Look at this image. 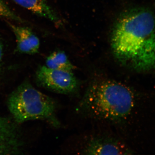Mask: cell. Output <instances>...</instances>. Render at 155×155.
Wrapping results in <instances>:
<instances>
[{
  "instance_id": "obj_5",
  "label": "cell",
  "mask_w": 155,
  "mask_h": 155,
  "mask_svg": "<svg viewBox=\"0 0 155 155\" xmlns=\"http://www.w3.org/2000/svg\"><path fill=\"white\" fill-rule=\"evenodd\" d=\"M22 147L17 127L8 119L0 116V155L18 154Z\"/></svg>"
},
{
  "instance_id": "obj_8",
  "label": "cell",
  "mask_w": 155,
  "mask_h": 155,
  "mask_svg": "<svg viewBox=\"0 0 155 155\" xmlns=\"http://www.w3.org/2000/svg\"><path fill=\"white\" fill-rule=\"evenodd\" d=\"M14 2L34 14L46 18L56 25L61 24L57 14L45 0H13Z\"/></svg>"
},
{
  "instance_id": "obj_2",
  "label": "cell",
  "mask_w": 155,
  "mask_h": 155,
  "mask_svg": "<svg viewBox=\"0 0 155 155\" xmlns=\"http://www.w3.org/2000/svg\"><path fill=\"white\" fill-rule=\"evenodd\" d=\"M134 105V95L128 87L107 78L93 81L79 104L80 110L87 115L113 122L126 119Z\"/></svg>"
},
{
  "instance_id": "obj_9",
  "label": "cell",
  "mask_w": 155,
  "mask_h": 155,
  "mask_svg": "<svg viewBox=\"0 0 155 155\" xmlns=\"http://www.w3.org/2000/svg\"><path fill=\"white\" fill-rule=\"evenodd\" d=\"M45 66L50 69L72 72L75 67L69 61L68 57L62 51L54 52L46 60Z\"/></svg>"
},
{
  "instance_id": "obj_10",
  "label": "cell",
  "mask_w": 155,
  "mask_h": 155,
  "mask_svg": "<svg viewBox=\"0 0 155 155\" xmlns=\"http://www.w3.org/2000/svg\"><path fill=\"white\" fill-rule=\"evenodd\" d=\"M0 17L11 19L18 22H24V21L20 17L11 11L3 0H0Z\"/></svg>"
},
{
  "instance_id": "obj_4",
  "label": "cell",
  "mask_w": 155,
  "mask_h": 155,
  "mask_svg": "<svg viewBox=\"0 0 155 155\" xmlns=\"http://www.w3.org/2000/svg\"><path fill=\"white\" fill-rule=\"evenodd\" d=\"M36 78L40 85L59 93H72L77 90L78 85L72 72L50 69L45 66L38 68Z\"/></svg>"
},
{
  "instance_id": "obj_1",
  "label": "cell",
  "mask_w": 155,
  "mask_h": 155,
  "mask_svg": "<svg viewBox=\"0 0 155 155\" xmlns=\"http://www.w3.org/2000/svg\"><path fill=\"white\" fill-rule=\"evenodd\" d=\"M111 38L113 52L122 64L138 69L155 66V17L150 11L138 8L124 12Z\"/></svg>"
},
{
  "instance_id": "obj_3",
  "label": "cell",
  "mask_w": 155,
  "mask_h": 155,
  "mask_svg": "<svg viewBox=\"0 0 155 155\" xmlns=\"http://www.w3.org/2000/svg\"><path fill=\"white\" fill-rule=\"evenodd\" d=\"M8 106L18 123L42 119L55 126L60 125L55 116L54 101L27 82L22 83L11 94Z\"/></svg>"
},
{
  "instance_id": "obj_6",
  "label": "cell",
  "mask_w": 155,
  "mask_h": 155,
  "mask_svg": "<svg viewBox=\"0 0 155 155\" xmlns=\"http://www.w3.org/2000/svg\"><path fill=\"white\" fill-rule=\"evenodd\" d=\"M7 23L16 37V51L27 54H34L38 52L39 39L30 28L14 25L8 21Z\"/></svg>"
},
{
  "instance_id": "obj_12",
  "label": "cell",
  "mask_w": 155,
  "mask_h": 155,
  "mask_svg": "<svg viewBox=\"0 0 155 155\" xmlns=\"http://www.w3.org/2000/svg\"></svg>"
},
{
  "instance_id": "obj_7",
  "label": "cell",
  "mask_w": 155,
  "mask_h": 155,
  "mask_svg": "<svg viewBox=\"0 0 155 155\" xmlns=\"http://www.w3.org/2000/svg\"><path fill=\"white\" fill-rule=\"evenodd\" d=\"M128 149L121 142L114 139L96 138L89 142L83 152L90 155H125Z\"/></svg>"
},
{
  "instance_id": "obj_11",
  "label": "cell",
  "mask_w": 155,
  "mask_h": 155,
  "mask_svg": "<svg viewBox=\"0 0 155 155\" xmlns=\"http://www.w3.org/2000/svg\"><path fill=\"white\" fill-rule=\"evenodd\" d=\"M4 46L3 43L0 39V72L2 64L3 58L4 56Z\"/></svg>"
}]
</instances>
